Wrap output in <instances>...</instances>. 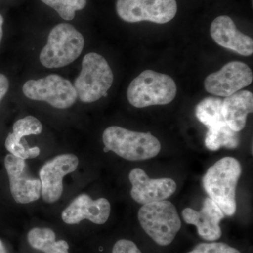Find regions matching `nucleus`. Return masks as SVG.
<instances>
[{"label":"nucleus","mask_w":253,"mask_h":253,"mask_svg":"<svg viewBox=\"0 0 253 253\" xmlns=\"http://www.w3.org/2000/svg\"><path fill=\"white\" fill-rule=\"evenodd\" d=\"M84 46V37L74 26L60 23L50 31L40 61L47 68L64 67L81 56Z\"/></svg>","instance_id":"4"},{"label":"nucleus","mask_w":253,"mask_h":253,"mask_svg":"<svg viewBox=\"0 0 253 253\" xmlns=\"http://www.w3.org/2000/svg\"><path fill=\"white\" fill-rule=\"evenodd\" d=\"M182 217L187 224L197 227L198 234L202 239L214 241L221 237V229L219 223L224 214L212 200L206 198L201 211L185 208L182 211Z\"/></svg>","instance_id":"14"},{"label":"nucleus","mask_w":253,"mask_h":253,"mask_svg":"<svg viewBox=\"0 0 253 253\" xmlns=\"http://www.w3.org/2000/svg\"><path fill=\"white\" fill-rule=\"evenodd\" d=\"M131 196L139 204L165 201L176 189L175 181L169 178L151 179L140 168H134L129 174Z\"/></svg>","instance_id":"12"},{"label":"nucleus","mask_w":253,"mask_h":253,"mask_svg":"<svg viewBox=\"0 0 253 253\" xmlns=\"http://www.w3.org/2000/svg\"><path fill=\"white\" fill-rule=\"evenodd\" d=\"M28 241L33 249L44 253H69L66 241H56V234L49 228L36 227L29 231Z\"/></svg>","instance_id":"17"},{"label":"nucleus","mask_w":253,"mask_h":253,"mask_svg":"<svg viewBox=\"0 0 253 253\" xmlns=\"http://www.w3.org/2000/svg\"><path fill=\"white\" fill-rule=\"evenodd\" d=\"M79 160L76 155H59L47 161L40 169L41 195L48 204H53L63 194V179L65 176L77 169Z\"/></svg>","instance_id":"10"},{"label":"nucleus","mask_w":253,"mask_h":253,"mask_svg":"<svg viewBox=\"0 0 253 253\" xmlns=\"http://www.w3.org/2000/svg\"><path fill=\"white\" fill-rule=\"evenodd\" d=\"M116 11L126 22L164 24L176 16L177 4L176 0H117Z\"/></svg>","instance_id":"8"},{"label":"nucleus","mask_w":253,"mask_h":253,"mask_svg":"<svg viewBox=\"0 0 253 253\" xmlns=\"http://www.w3.org/2000/svg\"><path fill=\"white\" fill-rule=\"evenodd\" d=\"M222 101L219 98L209 96L205 98L196 106L195 110L196 117L208 129L226 124L221 112Z\"/></svg>","instance_id":"18"},{"label":"nucleus","mask_w":253,"mask_h":253,"mask_svg":"<svg viewBox=\"0 0 253 253\" xmlns=\"http://www.w3.org/2000/svg\"><path fill=\"white\" fill-rule=\"evenodd\" d=\"M9 87V82L4 74L0 73V104L6 96Z\"/></svg>","instance_id":"25"},{"label":"nucleus","mask_w":253,"mask_h":253,"mask_svg":"<svg viewBox=\"0 0 253 253\" xmlns=\"http://www.w3.org/2000/svg\"><path fill=\"white\" fill-rule=\"evenodd\" d=\"M50 7L53 8L63 19L71 21L77 11L84 9L86 0H41Z\"/></svg>","instance_id":"20"},{"label":"nucleus","mask_w":253,"mask_h":253,"mask_svg":"<svg viewBox=\"0 0 253 253\" xmlns=\"http://www.w3.org/2000/svg\"><path fill=\"white\" fill-rule=\"evenodd\" d=\"M211 36L219 46L235 51L242 56L253 53V41L251 37L240 32L229 16L216 18L211 26Z\"/></svg>","instance_id":"15"},{"label":"nucleus","mask_w":253,"mask_h":253,"mask_svg":"<svg viewBox=\"0 0 253 253\" xmlns=\"http://www.w3.org/2000/svg\"><path fill=\"white\" fill-rule=\"evenodd\" d=\"M0 253H7L6 248H5L4 245L1 240H0Z\"/></svg>","instance_id":"27"},{"label":"nucleus","mask_w":253,"mask_h":253,"mask_svg":"<svg viewBox=\"0 0 253 253\" xmlns=\"http://www.w3.org/2000/svg\"><path fill=\"white\" fill-rule=\"evenodd\" d=\"M253 95L248 90L239 91L222 101L221 112L224 121L232 130L244 129L248 115L253 113Z\"/></svg>","instance_id":"16"},{"label":"nucleus","mask_w":253,"mask_h":253,"mask_svg":"<svg viewBox=\"0 0 253 253\" xmlns=\"http://www.w3.org/2000/svg\"><path fill=\"white\" fill-rule=\"evenodd\" d=\"M113 79L112 70L104 56L89 53L83 58L81 73L73 86L82 102L89 104L107 96Z\"/></svg>","instance_id":"5"},{"label":"nucleus","mask_w":253,"mask_h":253,"mask_svg":"<svg viewBox=\"0 0 253 253\" xmlns=\"http://www.w3.org/2000/svg\"><path fill=\"white\" fill-rule=\"evenodd\" d=\"M188 253H241L237 249L224 243H203Z\"/></svg>","instance_id":"23"},{"label":"nucleus","mask_w":253,"mask_h":253,"mask_svg":"<svg viewBox=\"0 0 253 253\" xmlns=\"http://www.w3.org/2000/svg\"><path fill=\"white\" fill-rule=\"evenodd\" d=\"M3 23H4V18H3L2 16L0 14V43H1L3 36Z\"/></svg>","instance_id":"26"},{"label":"nucleus","mask_w":253,"mask_h":253,"mask_svg":"<svg viewBox=\"0 0 253 253\" xmlns=\"http://www.w3.org/2000/svg\"><path fill=\"white\" fill-rule=\"evenodd\" d=\"M205 145L211 151H217L221 147L236 149L239 145V132L232 130L226 124L210 128L206 133Z\"/></svg>","instance_id":"19"},{"label":"nucleus","mask_w":253,"mask_h":253,"mask_svg":"<svg viewBox=\"0 0 253 253\" xmlns=\"http://www.w3.org/2000/svg\"><path fill=\"white\" fill-rule=\"evenodd\" d=\"M22 90L28 99L44 101L59 109L71 107L78 99L77 92L71 82L56 74L30 80L24 83Z\"/></svg>","instance_id":"7"},{"label":"nucleus","mask_w":253,"mask_h":253,"mask_svg":"<svg viewBox=\"0 0 253 253\" xmlns=\"http://www.w3.org/2000/svg\"><path fill=\"white\" fill-rule=\"evenodd\" d=\"M252 70L246 63L231 61L205 79L204 87L209 94L227 97L252 83Z\"/></svg>","instance_id":"9"},{"label":"nucleus","mask_w":253,"mask_h":253,"mask_svg":"<svg viewBox=\"0 0 253 253\" xmlns=\"http://www.w3.org/2000/svg\"><path fill=\"white\" fill-rule=\"evenodd\" d=\"M111 204L107 199H91L87 194L80 195L63 211L61 217L68 224H77L88 219L96 224H104L109 219Z\"/></svg>","instance_id":"13"},{"label":"nucleus","mask_w":253,"mask_h":253,"mask_svg":"<svg viewBox=\"0 0 253 253\" xmlns=\"http://www.w3.org/2000/svg\"><path fill=\"white\" fill-rule=\"evenodd\" d=\"M138 219L145 232L160 246L170 244L181 229L175 206L166 200L143 205Z\"/></svg>","instance_id":"6"},{"label":"nucleus","mask_w":253,"mask_h":253,"mask_svg":"<svg viewBox=\"0 0 253 253\" xmlns=\"http://www.w3.org/2000/svg\"><path fill=\"white\" fill-rule=\"evenodd\" d=\"M112 253H142L133 241L121 239L113 246Z\"/></svg>","instance_id":"24"},{"label":"nucleus","mask_w":253,"mask_h":253,"mask_svg":"<svg viewBox=\"0 0 253 253\" xmlns=\"http://www.w3.org/2000/svg\"><path fill=\"white\" fill-rule=\"evenodd\" d=\"M241 174L239 161L234 158L224 157L210 168L203 179L205 191L210 199L226 215L235 214L236 189Z\"/></svg>","instance_id":"1"},{"label":"nucleus","mask_w":253,"mask_h":253,"mask_svg":"<svg viewBox=\"0 0 253 253\" xmlns=\"http://www.w3.org/2000/svg\"><path fill=\"white\" fill-rule=\"evenodd\" d=\"M103 142L109 151L130 161L156 157L161 149L159 140L151 133L130 131L118 126L105 129Z\"/></svg>","instance_id":"2"},{"label":"nucleus","mask_w":253,"mask_h":253,"mask_svg":"<svg viewBox=\"0 0 253 253\" xmlns=\"http://www.w3.org/2000/svg\"><path fill=\"white\" fill-rule=\"evenodd\" d=\"M42 131V125L41 121L33 116L18 120L13 126V135L18 141L22 140L23 137L30 135H39Z\"/></svg>","instance_id":"21"},{"label":"nucleus","mask_w":253,"mask_h":253,"mask_svg":"<svg viewBox=\"0 0 253 253\" xmlns=\"http://www.w3.org/2000/svg\"><path fill=\"white\" fill-rule=\"evenodd\" d=\"M4 166L9 176L11 194L16 203L27 204L39 199L41 180L29 174L25 160L8 154L5 157Z\"/></svg>","instance_id":"11"},{"label":"nucleus","mask_w":253,"mask_h":253,"mask_svg":"<svg viewBox=\"0 0 253 253\" xmlns=\"http://www.w3.org/2000/svg\"><path fill=\"white\" fill-rule=\"evenodd\" d=\"M5 147L10 154L25 161L28 158H36L41 153V149L38 146L30 147L27 144L23 143L22 140L19 141L16 139L12 133H10L6 137Z\"/></svg>","instance_id":"22"},{"label":"nucleus","mask_w":253,"mask_h":253,"mask_svg":"<svg viewBox=\"0 0 253 253\" xmlns=\"http://www.w3.org/2000/svg\"><path fill=\"white\" fill-rule=\"evenodd\" d=\"M175 82L170 76L151 70L134 78L126 91L128 101L134 107H149L172 102L176 95Z\"/></svg>","instance_id":"3"}]
</instances>
